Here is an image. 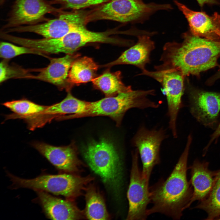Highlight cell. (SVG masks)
<instances>
[{
    "label": "cell",
    "mask_w": 220,
    "mask_h": 220,
    "mask_svg": "<svg viewBox=\"0 0 220 220\" xmlns=\"http://www.w3.org/2000/svg\"><path fill=\"white\" fill-rule=\"evenodd\" d=\"M200 6L201 7L205 4H217L218 2L216 0H196Z\"/></svg>",
    "instance_id": "cell-31"
},
{
    "label": "cell",
    "mask_w": 220,
    "mask_h": 220,
    "mask_svg": "<svg viewBox=\"0 0 220 220\" xmlns=\"http://www.w3.org/2000/svg\"><path fill=\"white\" fill-rule=\"evenodd\" d=\"M85 215L89 220H107L109 216L102 196L93 186L86 189Z\"/></svg>",
    "instance_id": "cell-23"
},
{
    "label": "cell",
    "mask_w": 220,
    "mask_h": 220,
    "mask_svg": "<svg viewBox=\"0 0 220 220\" xmlns=\"http://www.w3.org/2000/svg\"><path fill=\"white\" fill-rule=\"evenodd\" d=\"M26 54H33L43 56L44 53L32 48L22 46H18L10 43L1 42L0 46L1 57L10 59L18 56Z\"/></svg>",
    "instance_id": "cell-26"
},
{
    "label": "cell",
    "mask_w": 220,
    "mask_h": 220,
    "mask_svg": "<svg viewBox=\"0 0 220 220\" xmlns=\"http://www.w3.org/2000/svg\"><path fill=\"white\" fill-rule=\"evenodd\" d=\"M137 42L124 51L116 60L106 64L110 67L115 65L127 64L135 66L142 71L145 69L146 65L150 61V55L155 48V44L146 34L138 36Z\"/></svg>",
    "instance_id": "cell-19"
},
{
    "label": "cell",
    "mask_w": 220,
    "mask_h": 220,
    "mask_svg": "<svg viewBox=\"0 0 220 220\" xmlns=\"http://www.w3.org/2000/svg\"><path fill=\"white\" fill-rule=\"evenodd\" d=\"M188 93L191 114L205 126L216 128L220 112V93L190 87Z\"/></svg>",
    "instance_id": "cell-12"
},
{
    "label": "cell",
    "mask_w": 220,
    "mask_h": 220,
    "mask_svg": "<svg viewBox=\"0 0 220 220\" xmlns=\"http://www.w3.org/2000/svg\"><path fill=\"white\" fill-rule=\"evenodd\" d=\"M121 76L119 71L114 73L107 72L94 78L92 81L106 97L113 96L132 89L130 86H126L123 83Z\"/></svg>",
    "instance_id": "cell-22"
},
{
    "label": "cell",
    "mask_w": 220,
    "mask_h": 220,
    "mask_svg": "<svg viewBox=\"0 0 220 220\" xmlns=\"http://www.w3.org/2000/svg\"><path fill=\"white\" fill-rule=\"evenodd\" d=\"M119 31L112 29L102 32H94L83 26L75 30L64 36L66 46V54L73 53L77 50L91 42L120 43L123 42L112 36Z\"/></svg>",
    "instance_id": "cell-16"
},
{
    "label": "cell",
    "mask_w": 220,
    "mask_h": 220,
    "mask_svg": "<svg viewBox=\"0 0 220 220\" xmlns=\"http://www.w3.org/2000/svg\"><path fill=\"white\" fill-rule=\"evenodd\" d=\"M88 11L82 10L65 12L57 18L41 24L23 25L7 29L8 32H30L41 35L45 38L63 37L88 23Z\"/></svg>",
    "instance_id": "cell-7"
},
{
    "label": "cell",
    "mask_w": 220,
    "mask_h": 220,
    "mask_svg": "<svg viewBox=\"0 0 220 220\" xmlns=\"http://www.w3.org/2000/svg\"><path fill=\"white\" fill-rule=\"evenodd\" d=\"M78 54H67L61 57L51 59L50 64L41 69L34 78L47 82L57 86H62L68 81L69 72Z\"/></svg>",
    "instance_id": "cell-20"
},
{
    "label": "cell",
    "mask_w": 220,
    "mask_h": 220,
    "mask_svg": "<svg viewBox=\"0 0 220 220\" xmlns=\"http://www.w3.org/2000/svg\"><path fill=\"white\" fill-rule=\"evenodd\" d=\"M169 4H145L137 0H110L88 11V23L99 20L126 23L139 20L161 10H169Z\"/></svg>",
    "instance_id": "cell-6"
},
{
    "label": "cell",
    "mask_w": 220,
    "mask_h": 220,
    "mask_svg": "<svg viewBox=\"0 0 220 220\" xmlns=\"http://www.w3.org/2000/svg\"><path fill=\"white\" fill-rule=\"evenodd\" d=\"M14 188L31 189L42 191L68 199L79 195L92 179L90 177H81L66 173L43 174L35 178L26 179L7 172Z\"/></svg>",
    "instance_id": "cell-5"
},
{
    "label": "cell",
    "mask_w": 220,
    "mask_h": 220,
    "mask_svg": "<svg viewBox=\"0 0 220 220\" xmlns=\"http://www.w3.org/2000/svg\"><path fill=\"white\" fill-rule=\"evenodd\" d=\"M217 219L220 220V217H219Z\"/></svg>",
    "instance_id": "cell-33"
},
{
    "label": "cell",
    "mask_w": 220,
    "mask_h": 220,
    "mask_svg": "<svg viewBox=\"0 0 220 220\" xmlns=\"http://www.w3.org/2000/svg\"><path fill=\"white\" fill-rule=\"evenodd\" d=\"M154 90H133L122 92L116 95L106 97L99 100L90 102L86 111L77 118L97 116H108L114 120L117 126L120 125L123 117L129 109L156 108L159 104L152 101L149 95H154Z\"/></svg>",
    "instance_id": "cell-3"
},
{
    "label": "cell",
    "mask_w": 220,
    "mask_h": 220,
    "mask_svg": "<svg viewBox=\"0 0 220 220\" xmlns=\"http://www.w3.org/2000/svg\"><path fill=\"white\" fill-rule=\"evenodd\" d=\"M2 105L14 113L6 115V119H22L39 114L44 111L48 106L38 105L25 99L7 101Z\"/></svg>",
    "instance_id": "cell-25"
},
{
    "label": "cell",
    "mask_w": 220,
    "mask_h": 220,
    "mask_svg": "<svg viewBox=\"0 0 220 220\" xmlns=\"http://www.w3.org/2000/svg\"><path fill=\"white\" fill-rule=\"evenodd\" d=\"M166 137L162 128L149 130L142 126L132 139V144L138 150L142 163V175L149 182L154 167L160 162V146Z\"/></svg>",
    "instance_id": "cell-11"
},
{
    "label": "cell",
    "mask_w": 220,
    "mask_h": 220,
    "mask_svg": "<svg viewBox=\"0 0 220 220\" xmlns=\"http://www.w3.org/2000/svg\"><path fill=\"white\" fill-rule=\"evenodd\" d=\"M138 152L132 153V166L127 197L129 209L127 219L144 220L148 216L147 206L150 202L149 182L143 177L138 165Z\"/></svg>",
    "instance_id": "cell-9"
},
{
    "label": "cell",
    "mask_w": 220,
    "mask_h": 220,
    "mask_svg": "<svg viewBox=\"0 0 220 220\" xmlns=\"http://www.w3.org/2000/svg\"><path fill=\"white\" fill-rule=\"evenodd\" d=\"M216 171L215 182L211 191L207 197L199 201L194 207L207 213L206 220L217 219L220 217V169Z\"/></svg>",
    "instance_id": "cell-24"
},
{
    "label": "cell",
    "mask_w": 220,
    "mask_h": 220,
    "mask_svg": "<svg viewBox=\"0 0 220 220\" xmlns=\"http://www.w3.org/2000/svg\"><path fill=\"white\" fill-rule=\"evenodd\" d=\"M137 0L140 1H142V0Z\"/></svg>",
    "instance_id": "cell-34"
},
{
    "label": "cell",
    "mask_w": 220,
    "mask_h": 220,
    "mask_svg": "<svg viewBox=\"0 0 220 220\" xmlns=\"http://www.w3.org/2000/svg\"><path fill=\"white\" fill-rule=\"evenodd\" d=\"M90 102L76 98L68 92L61 101L48 106L44 111L38 114V119L40 123L44 125L54 118L58 120L60 117L67 114H71L67 116V119L76 118L86 111Z\"/></svg>",
    "instance_id": "cell-18"
},
{
    "label": "cell",
    "mask_w": 220,
    "mask_h": 220,
    "mask_svg": "<svg viewBox=\"0 0 220 220\" xmlns=\"http://www.w3.org/2000/svg\"><path fill=\"white\" fill-rule=\"evenodd\" d=\"M98 66L91 58L84 57L76 59L70 69L68 81L73 84L86 83L92 80Z\"/></svg>",
    "instance_id": "cell-21"
},
{
    "label": "cell",
    "mask_w": 220,
    "mask_h": 220,
    "mask_svg": "<svg viewBox=\"0 0 220 220\" xmlns=\"http://www.w3.org/2000/svg\"><path fill=\"white\" fill-rule=\"evenodd\" d=\"M209 164L207 162H201L196 159L189 167L191 171L189 182L193 188L189 206L195 201H200L205 199L212 189L216 171L210 170Z\"/></svg>",
    "instance_id": "cell-17"
},
{
    "label": "cell",
    "mask_w": 220,
    "mask_h": 220,
    "mask_svg": "<svg viewBox=\"0 0 220 220\" xmlns=\"http://www.w3.org/2000/svg\"><path fill=\"white\" fill-rule=\"evenodd\" d=\"M219 79H220V68L215 74L207 79L206 83L208 85L213 84L216 81Z\"/></svg>",
    "instance_id": "cell-30"
},
{
    "label": "cell",
    "mask_w": 220,
    "mask_h": 220,
    "mask_svg": "<svg viewBox=\"0 0 220 220\" xmlns=\"http://www.w3.org/2000/svg\"><path fill=\"white\" fill-rule=\"evenodd\" d=\"M181 43L168 42L164 46L160 58L162 64L156 70L172 69L185 77L198 75L201 72L218 66L220 57V40H214L186 32Z\"/></svg>",
    "instance_id": "cell-1"
},
{
    "label": "cell",
    "mask_w": 220,
    "mask_h": 220,
    "mask_svg": "<svg viewBox=\"0 0 220 220\" xmlns=\"http://www.w3.org/2000/svg\"><path fill=\"white\" fill-rule=\"evenodd\" d=\"M192 141L189 135L184 150L173 170L165 180L149 189L150 202L148 215L160 213L175 219L180 218L183 211L189 207L193 190L187 178V161Z\"/></svg>",
    "instance_id": "cell-2"
},
{
    "label": "cell",
    "mask_w": 220,
    "mask_h": 220,
    "mask_svg": "<svg viewBox=\"0 0 220 220\" xmlns=\"http://www.w3.org/2000/svg\"><path fill=\"white\" fill-rule=\"evenodd\" d=\"M51 5L57 4L63 9L82 10L86 8L97 6L110 0H46Z\"/></svg>",
    "instance_id": "cell-27"
},
{
    "label": "cell",
    "mask_w": 220,
    "mask_h": 220,
    "mask_svg": "<svg viewBox=\"0 0 220 220\" xmlns=\"http://www.w3.org/2000/svg\"><path fill=\"white\" fill-rule=\"evenodd\" d=\"M38 200L47 218L53 220H77L82 213L71 201L52 196L47 192L36 191Z\"/></svg>",
    "instance_id": "cell-15"
},
{
    "label": "cell",
    "mask_w": 220,
    "mask_h": 220,
    "mask_svg": "<svg viewBox=\"0 0 220 220\" xmlns=\"http://www.w3.org/2000/svg\"><path fill=\"white\" fill-rule=\"evenodd\" d=\"M5 0H0V3L1 5H2L3 4Z\"/></svg>",
    "instance_id": "cell-32"
},
{
    "label": "cell",
    "mask_w": 220,
    "mask_h": 220,
    "mask_svg": "<svg viewBox=\"0 0 220 220\" xmlns=\"http://www.w3.org/2000/svg\"><path fill=\"white\" fill-rule=\"evenodd\" d=\"M174 2L186 19L192 34L208 39L220 40V15L218 13L215 12L209 16L204 12L192 10L177 1Z\"/></svg>",
    "instance_id": "cell-14"
},
{
    "label": "cell",
    "mask_w": 220,
    "mask_h": 220,
    "mask_svg": "<svg viewBox=\"0 0 220 220\" xmlns=\"http://www.w3.org/2000/svg\"><path fill=\"white\" fill-rule=\"evenodd\" d=\"M52 6L46 0H16L3 29L35 24L44 20L48 13L58 15L64 12Z\"/></svg>",
    "instance_id": "cell-10"
},
{
    "label": "cell",
    "mask_w": 220,
    "mask_h": 220,
    "mask_svg": "<svg viewBox=\"0 0 220 220\" xmlns=\"http://www.w3.org/2000/svg\"><path fill=\"white\" fill-rule=\"evenodd\" d=\"M220 136V122L213 133L211 136L210 139L203 150V155H205L210 146L214 141L216 142L218 138Z\"/></svg>",
    "instance_id": "cell-28"
},
{
    "label": "cell",
    "mask_w": 220,
    "mask_h": 220,
    "mask_svg": "<svg viewBox=\"0 0 220 220\" xmlns=\"http://www.w3.org/2000/svg\"><path fill=\"white\" fill-rule=\"evenodd\" d=\"M82 152L90 168L105 184L115 189L120 188L122 180V164L112 141L105 138L91 141L83 147Z\"/></svg>",
    "instance_id": "cell-4"
},
{
    "label": "cell",
    "mask_w": 220,
    "mask_h": 220,
    "mask_svg": "<svg viewBox=\"0 0 220 220\" xmlns=\"http://www.w3.org/2000/svg\"><path fill=\"white\" fill-rule=\"evenodd\" d=\"M32 145L57 169L67 173L78 171L81 163L77 156V149L72 142L66 146H57L39 142Z\"/></svg>",
    "instance_id": "cell-13"
},
{
    "label": "cell",
    "mask_w": 220,
    "mask_h": 220,
    "mask_svg": "<svg viewBox=\"0 0 220 220\" xmlns=\"http://www.w3.org/2000/svg\"><path fill=\"white\" fill-rule=\"evenodd\" d=\"M139 75H147L153 78L162 85L167 101L169 127L174 137H177V120L179 111L183 105L182 98L184 91L185 77L180 72L174 69L156 70L146 69Z\"/></svg>",
    "instance_id": "cell-8"
},
{
    "label": "cell",
    "mask_w": 220,
    "mask_h": 220,
    "mask_svg": "<svg viewBox=\"0 0 220 220\" xmlns=\"http://www.w3.org/2000/svg\"><path fill=\"white\" fill-rule=\"evenodd\" d=\"M10 70L5 63L2 62L0 65V82L1 83L9 78Z\"/></svg>",
    "instance_id": "cell-29"
}]
</instances>
